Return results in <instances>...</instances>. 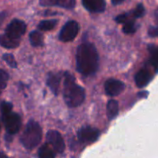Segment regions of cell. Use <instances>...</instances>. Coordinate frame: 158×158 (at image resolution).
<instances>
[{"instance_id": "19", "label": "cell", "mask_w": 158, "mask_h": 158, "mask_svg": "<svg viewBox=\"0 0 158 158\" xmlns=\"http://www.w3.org/2000/svg\"><path fill=\"white\" fill-rule=\"evenodd\" d=\"M58 23L57 19H49V20H43L38 25V29L42 31H49L52 30V29L56 26Z\"/></svg>"}, {"instance_id": "24", "label": "cell", "mask_w": 158, "mask_h": 158, "mask_svg": "<svg viewBox=\"0 0 158 158\" xmlns=\"http://www.w3.org/2000/svg\"><path fill=\"white\" fill-rule=\"evenodd\" d=\"M133 15L135 18H140V17H142L145 14V8L141 3L137 5V7L135 8L134 11H133Z\"/></svg>"}, {"instance_id": "29", "label": "cell", "mask_w": 158, "mask_h": 158, "mask_svg": "<svg viewBox=\"0 0 158 158\" xmlns=\"http://www.w3.org/2000/svg\"><path fill=\"white\" fill-rule=\"evenodd\" d=\"M155 17H156V19H157V21L158 23V8H157V9L156 10V12H155Z\"/></svg>"}, {"instance_id": "16", "label": "cell", "mask_w": 158, "mask_h": 158, "mask_svg": "<svg viewBox=\"0 0 158 158\" xmlns=\"http://www.w3.org/2000/svg\"><path fill=\"white\" fill-rule=\"evenodd\" d=\"M29 41L31 45L34 47L43 46V35L38 31H32L29 34Z\"/></svg>"}, {"instance_id": "6", "label": "cell", "mask_w": 158, "mask_h": 158, "mask_svg": "<svg viewBox=\"0 0 158 158\" xmlns=\"http://www.w3.org/2000/svg\"><path fill=\"white\" fill-rule=\"evenodd\" d=\"M26 30V25L20 19L12 20L6 29L5 34L14 40H19L25 34Z\"/></svg>"}, {"instance_id": "27", "label": "cell", "mask_w": 158, "mask_h": 158, "mask_svg": "<svg viewBox=\"0 0 158 158\" xmlns=\"http://www.w3.org/2000/svg\"><path fill=\"white\" fill-rule=\"evenodd\" d=\"M6 17V13L5 12H0V26H2V23L4 22L5 19Z\"/></svg>"}, {"instance_id": "26", "label": "cell", "mask_w": 158, "mask_h": 158, "mask_svg": "<svg viewBox=\"0 0 158 158\" xmlns=\"http://www.w3.org/2000/svg\"><path fill=\"white\" fill-rule=\"evenodd\" d=\"M148 34L151 37H156L158 35V29L155 26H151L148 30Z\"/></svg>"}, {"instance_id": "30", "label": "cell", "mask_w": 158, "mask_h": 158, "mask_svg": "<svg viewBox=\"0 0 158 158\" xmlns=\"http://www.w3.org/2000/svg\"><path fill=\"white\" fill-rule=\"evenodd\" d=\"M0 157H7V156H6V154H3V153H0Z\"/></svg>"}, {"instance_id": "12", "label": "cell", "mask_w": 158, "mask_h": 158, "mask_svg": "<svg viewBox=\"0 0 158 158\" xmlns=\"http://www.w3.org/2000/svg\"><path fill=\"white\" fill-rule=\"evenodd\" d=\"M152 78L151 72L147 68H143L139 70L135 75V83L137 87L143 88L146 86Z\"/></svg>"}, {"instance_id": "2", "label": "cell", "mask_w": 158, "mask_h": 158, "mask_svg": "<svg viewBox=\"0 0 158 158\" xmlns=\"http://www.w3.org/2000/svg\"><path fill=\"white\" fill-rule=\"evenodd\" d=\"M64 91L63 96L66 104L69 107H77L83 103L85 100V89L77 84L75 78L72 74L66 72L64 74Z\"/></svg>"}, {"instance_id": "14", "label": "cell", "mask_w": 158, "mask_h": 158, "mask_svg": "<svg viewBox=\"0 0 158 158\" xmlns=\"http://www.w3.org/2000/svg\"><path fill=\"white\" fill-rule=\"evenodd\" d=\"M20 40L10 38L6 34L0 35V45L6 49H15L19 46Z\"/></svg>"}, {"instance_id": "15", "label": "cell", "mask_w": 158, "mask_h": 158, "mask_svg": "<svg viewBox=\"0 0 158 158\" xmlns=\"http://www.w3.org/2000/svg\"><path fill=\"white\" fill-rule=\"evenodd\" d=\"M119 112L118 102L115 100H110L108 101L106 106V114L109 120H113L117 116Z\"/></svg>"}, {"instance_id": "18", "label": "cell", "mask_w": 158, "mask_h": 158, "mask_svg": "<svg viewBox=\"0 0 158 158\" xmlns=\"http://www.w3.org/2000/svg\"><path fill=\"white\" fill-rule=\"evenodd\" d=\"M148 49L151 53L150 63L154 67L155 70L158 72V48L154 45L148 46Z\"/></svg>"}, {"instance_id": "13", "label": "cell", "mask_w": 158, "mask_h": 158, "mask_svg": "<svg viewBox=\"0 0 158 158\" xmlns=\"http://www.w3.org/2000/svg\"><path fill=\"white\" fill-rule=\"evenodd\" d=\"M62 76L60 73H49L47 78V86L49 89L52 90V92L56 96L58 95L59 89H60V84L61 81Z\"/></svg>"}, {"instance_id": "31", "label": "cell", "mask_w": 158, "mask_h": 158, "mask_svg": "<svg viewBox=\"0 0 158 158\" xmlns=\"http://www.w3.org/2000/svg\"><path fill=\"white\" fill-rule=\"evenodd\" d=\"M0 129H1V127H0Z\"/></svg>"}, {"instance_id": "17", "label": "cell", "mask_w": 158, "mask_h": 158, "mask_svg": "<svg viewBox=\"0 0 158 158\" xmlns=\"http://www.w3.org/2000/svg\"><path fill=\"white\" fill-rule=\"evenodd\" d=\"M39 157L41 158H53L56 157V153L53 149H51L49 143H45L39 150Z\"/></svg>"}, {"instance_id": "9", "label": "cell", "mask_w": 158, "mask_h": 158, "mask_svg": "<svg viewBox=\"0 0 158 158\" xmlns=\"http://www.w3.org/2000/svg\"><path fill=\"white\" fill-rule=\"evenodd\" d=\"M105 92L110 97H115L121 94L125 89V84L116 79H109L104 84Z\"/></svg>"}, {"instance_id": "3", "label": "cell", "mask_w": 158, "mask_h": 158, "mask_svg": "<svg viewBox=\"0 0 158 158\" xmlns=\"http://www.w3.org/2000/svg\"><path fill=\"white\" fill-rule=\"evenodd\" d=\"M43 136V131L37 122L30 120L28 122L20 137V141L25 148L32 150L40 143Z\"/></svg>"}, {"instance_id": "8", "label": "cell", "mask_w": 158, "mask_h": 158, "mask_svg": "<svg viewBox=\"0 0 158 158\" xmlns=\"http://www.w3.org/2000/svg\"><path fill=\"white\" fill-rule=\"evenodd\" d=\"M100 131L91 127H84L78 131V138L81 143H94L100 137Z\"/></svg>"}, {"instance_id": "1", "label": "cell", "mask_w": 158, "mask_h": 158, "mask_svg": "<svg viewBox=\"0 0 158 158\" xmlns=\"http://www.w3.org/2000/svg\"><path fill=\"white\" fill-rule=\"evenodd\" d=\"M99 56L95 46L90 43L80 45L77 52V69L84 76L95 73L98 69Z\"/></svg>"}, {"instance_id": "23", "label": "cell", "mask_w": 158, "mask_h": 158, "mask_svg": "<svg viewBox=\"0 0 158 158\" xmlns=\"http://www.w3.org/2000/svg\"><path fill=\"white\" fill-rule=\"evenodd\" d=\"M2 60L9 65L10 67L12 68H16L17 67V63L15 61V58H14L13 55L9 53H6L2 56Z\"/></svg>"}, {"instance_id": "10", "label": "cell", "mask_w": 158, "mask_h": 158, "mask_svg": "<svg viewBox=\"0 0 158 158\" xmlns=\"http://www.w3.org/2000/svg\"><path fill=\"white\" fill-rule=\"evenodd\" d=\"M83 6L92 13H100L104 12L106 9L105 0H82Z\"/></svg>"}, {"instance_id": "25", "label": "cell", "mask_w": 158, "mask_h": 158, "mask_svg": "<svg viewBox=\"0 0 158 158\" xmlns=\"http://www.w3.org/2000/svg\"><path fill=\"white\" fill-rule=\"evenodd\" d=\"M128 13H123L119 15L118 16L116 17L115 20L117 23H124L127 20L128 18Z\"/></svg>"}, {"instance_id": "20", "label": "cell", "mask_w": 158, "mask_h": 158, "mask_svg": "<svg viewBox=\"0 0 158 158\" xmlns=\"http://www.w3.org/2000/svg\"><path fill=\"white\" fill-rule=\"evenodd\" d=\"M123 32L126 34H133L137 30V27L135 26V22L134 20H127L123 23Z\"/></svg>"}, {"instance_id": "21", "label": "cell", "mask_w": 158, "mask_h": 158, "mask_svg": "<svg viewBox=\"0 0 158 158\" xmlns=\"http://www.w3.org/2000/svg\"><path fill=\"white\" fill-rule=\"evenodd\" d=\"M9 76L7 73V72L0 69V94L7 86V82L9 80Z\"/></svg>"}, {"instance_id": "4", "label": "cell", "mask_w": 158, "mask_h": 158, "mask_svg": "<svg viewBox=\"0 0 158 158\" xmlns=\"http://www.w3.org/2000/svg\"><path fill=\"white\" fill-rule=\"evenodd\" d=\"M6 131L9 135H14L19 131L22 126L21 117L16 113L12 111L5 117H2Z\"/></svg>"}, {"instance_id": "28", "label": "cell", "mask_w": 158, "mask_h": 158, "mask_svg": "<svg viewBox=\"0 0 158 158\" xmlns=\"http://www.w3.org/2000/svg\"><path fill=\"white\" fill-rule=\"evenodd\" d=\"M125 0H111V2H112L113 5L114 6H117V5L121 4L122 2H123Z\"/></svg>"}, {"instance_id": "11", "label": "cell", "mask_w": 158, "mask_h": 158, "mask_svg": "<svg viewBox=\"0 0 158 158\" xmlns=\"http://www.w3.org/2000/svg\"><path fill=\"white\" fill-rule=\"evenodd\" d=\"M43 6H58L67 9H72L76 6V0H40Z\"/></svg>"}, {"instance_id": "22", "label": "cell", "mask_w": 158, "mask_h": 158, "mask_svg": "<svg viewBox=\"0 0 158 158\" xmlns=\"http://www.w3.org/2000/svg\"><path fill=\"white\" fill-rule=\"evenodd\" d=\"M0 110H1L2 117H5L7 114H9V113L12 112V104L11 103H9V102L3 101L1 103V105H0Z\"/></svg>"}, {"instance_id": "7", "label": "cell", "mask_w": 158, "mask_h": 158, "mask_svg": "<svg viewBox=\"0 0 158 158\" xmlns=\"http://www.w3.org/2000/svg\"><path fill=\"white\" fill-rule=\"evenodd\" d=\"M46 139L49 145H51L56 154H63L65 151V142L61 134L56 131L51 130L46 134Z\"/></svg>"}, {"instance_id": "5", "label": "cell", "mask_w": 158, "mask_h": 158, "mask_svg": "<svg viewBox=\"0 0 158 158\" xmlns=\"http://www.w3.org/2000/svg\"><path fill=\"white\" fill-rule=\"evenodd\" d=\"M80 31V25L75 20L67 22L62 28L60 32L59 39L62 42H70L77 37Z\"/></svg>"}]
</instances>
